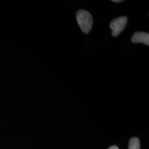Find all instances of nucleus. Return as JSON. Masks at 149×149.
Listing matches in <instances>:
<instances>
[{"label": "nucleus", "mask_w": 149, "mask_h": 149, "mask_svg": "<svg viewBox=\"0 0 149 149\" xmlns=\"http://www.w3.org/2000/svg\"><path fill=\"white\" fill-rule=\"evenodd\" d=\"M76 20L82 31L85 34L90 32L92 25L93 19L88 11L80 10L76 12Z\"/></svg>", "instance_id": "obj_1"}, {"label": "nucleus", "mask_w": 149, "mask_h": 149, "mask_svg": "<svg viewBox=\"0 0 149 149\" xmlns=\"http://www.w3.org/2000/svg\"><path fill=\"white\" fill-rule=\"evenodd\" d=\"M128 22L126 16H122L113 19L109 24V27L112 30L113 37H117L125 29Z\"/></svg>", "instance_id": "obj_2"}, {"label": "nucleus", "mask_w": 149, "mask_h": 149, "mask_svg": "<svg viewBox=\"0 0 149 149\" xmlns=\"http://www.w3.org/2000/svg\"><path fill=\"white\" fill-rule=\"evenodd\" d=\"M131 40L134 43H143L149 46V33L147 32H135L134 33Z\"/></svg>", "instance_id": "obj_3"}, {"label": "nucleus", "mask_w": 149, "mask_h": 149, "mask_svg": "<svg viewBox=\"0 0 149 149\" xmlns=\"http://www.w3.org/2000/svg\"><path fill=\"white\" fill-rule=\"evenodd\" d=\"M140 149V141L137 138H132L129 143V149Z\"/></svg>", "instance_id": "obj_4"}, {"label": "nucleus", "mask_w": 149, "mask_h": 149, "mask_svg": "<svg viewBox=\"0 0 149 149\" xmlns=\"http://www.w3.org/2000/svg\"><path fill=\"white\" fill-rule=\"evenodd\" d=\"M108 149H119V148H118V147L117 146L113 145V146H112L109 147Z\"/></svg>", "instance_id": "obj_5"}, {"label": "nucleus", "mask_w": 149, "mask_h": 149, "mask_svg": "<svg viewBox=\"0 0 149 149\" xmlns=\"http://www.w3.org/2000/svg\"><path fill=\"white\" fill-rule=\"evenodd\" d=\"M112 2H116V3H119V2H122L123 1H121V0H112Z\"/></svg>", "instance_id": "obj_6"}]
</instances>
